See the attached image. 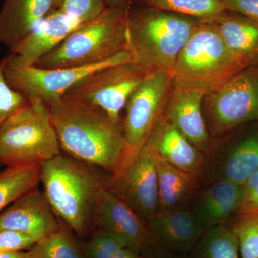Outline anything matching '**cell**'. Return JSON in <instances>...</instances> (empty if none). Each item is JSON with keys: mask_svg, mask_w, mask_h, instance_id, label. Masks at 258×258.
Wrapping results in <instances>:
<instances>
[{"mask_svg": "<svg viewBox=\"0 0 258 258\" xmlns=\"http://www.w3.org/2000/svg\"><path fill=\"white\" fill-rule=\"evenodd\" d=\"M61 150L114 175L123 157L121 126L101 108L62 96L47 104Z\"/></svg>", "mask_w": 258, "mask_h": 258, "instance_id": "6da1fadb", "label": "cell"}, {"mask_svg": "<svg viewBox=\"0 0 258 258\" xmlns=\"http://www.w3.org/2000/svg\"><path fill=\"white\" fill-rule=\"evenodd\" d=\"M108 180L96 168L62 153L41 164L45 197L57 217L81 237L95 230L98 195Z\"/></svg>", "mask_w": 258, "mask_h": 258, "instance_id": "7a4b0ae2", "label": "cell"}, {"mask_svg": "<svg viewBox=\"0 0 258 258\" xmlns=\"http://www.w3.org/2000/svg\"><path fill=\"white\" fill-rule=\"evenodd\" d=\"M141 3L137 5L132 2L127 13L132 62L147 72L164 70L172 73L180 52L200 20Z\"/></svg>", "mask_w": 258, "mask_h": 258, "instance_id": "3957f363", "label": "cell"}, {"mask_svg": "<svg viewBox=\"0 0 258 258\" xmlns=\"http://www.w3.org/2000/svg\"><path fill=\"white\" fill-rule=\"evenodd\" d=\"M131 3L107 8L96 18L81 24L34 66L41 69L96 66L128 50L127 13Z\"/></svg>", "mask_w": 258, "mask_h": 258, "instance_id": "277c9868", "label": "cell"}, {"mask_svg": "<svg viewBox=\"0 0 258 258\" xmlns=\"http://www.w3.org/2000/svg\"><path fill=\"white\" fill-rule=\"evenodd\" d=\"M246 68L227 46L214 24L199 22L173 70L174 85L205 95Z\"/></svg>", "mask_w": 258, "mask_h": 258, "instance_id": "5b68a950", "label": "cell"}, {"mask_svg": "<svg viewBox=\"0 0 258 258\" xmlns=\"http://www.w3.org/2000/svg\"><path fill=\"white\" fill-rule=\"evenodd\" d=\"M50 108L30 102L0 125V164L6 166L42 164L61 154Z\"/></svg>", "mask_w": 258, "mask_h": 258, "instance_id": "8992f818", "label": "cell"}, {"mask_svg": "<svg viewBox=\"0 0 258 258\" xmlns=\"http://www.w3.org/2000/svg\"><path fill=\"white\" fill-rule=\"evenodd\" d=\"M174 86L172 73L155 70L147 73L132 93L121 123L124 151L113 176H120L147 143L153 129L164 116Z\"/></svg>", "mask_w": 258, "mask_h": 258, "instance_id": "52a82bcc", "label": "cell"}, {"mask_svg": "<svg viewBox=\"0 0 258 258\" xmlns=\"http://www.w3.org/2000/svg\"><path fill=\"white\" fill-rule=\"evenodd\" d=\"M203 112L209 134L221 135L258 120V67H246L207 93Z\"/></svg>", "mask_w": 258, "mask_h": 258, "instance_id": "ba28073f", "label": "cell"}, {"mask_svg": "<svg viewBox=\"0 0 258 258\" xmlns=\"http://www.w3.org/2000/svg\"><path fill=\"white\" fill-rule=\"evenodd\" d=\"M147 73L132 62L111 64L83 77L64 96L101 108L121 126L120 113Z\"/></svg>", "mask_w": 258, "mask_h": 258, "instance_id": "9c48e42d", "label": "cell"}, {"mask_svg": "<svg viewBox=\"0 0 258 258\" xmlns=\"http://www.w3.org/2000/svg\"><path fill=\"white\" fill-rule=\"evenodd\" d=\"M132 62L128 50L111 60L96 66L72 69H41L24 63L18 56L9 53L5 77L10 87L23 95L29 102L41 100L48 104L60 98L76 83L93 71L111 64Z\"/></svg>", "mask_w": 258, "mask_h": 258, "instance_id": "30bf717a", "label": "cell"}, {"mask_svg": "<svg viewBox=\"0 0 258 258\" xmlns=\"http://www.w3.org/2000/svg\"><path fill=\"white\" fill-rule=\"evenodd\" d=\"M107 188L146 223L157 215L159 210L157 169L147 146H144L120 176L109 178Z\"/></svg>", "mask_w": 258, "mask_h": 258, "instance_id": "8fae6325", "label": "cell"}, {"mask_svg": "<svg viewBox=\"0 0 258 258\" xmlns=\"http://www.w3.org/2000/svg\"><path fill=\"white\" fill-rule=\"evenodd\" d=\"M95 229L116 236L143 255L150 252L147 223L107 187L98 195Z\"/></svg>", "mask_w": 258, "mask_h": 258, "instance_id": "7c38bea8", "label": "cell"}, {"mask_svg": "<svg viewBox=\"0 0 258 258\" xmlns=\"http://www.w3.org/2000/svg\"><path fill=\"white\" fill-rule=\"evenodd\" d=\"M147 225L150 252H191L205 232L192 211L186 208L159 212Z\"/></svg>", "mask_w": 258, "mask_h": 258, "instance_id": "4fadbf2b", "label": "cell"}, {"mask_svg": "<svg viewBox=\"0 0 258 258\" xmlns=\"http://www.w3.org/2000/svg\"><path fill=\"white\" fill-rule=\"evenodd\" d=\"M58 219L43 191L38 187L24 194L0 212V230H11L37 240L60 227Z\"/></svg>", "mask_w": 258, "mask_h": 258, "instance_id": "5bb4252c", "label": "cell"}, {"mask_svg": "<svg viewBox=\"0 0 258 258\" xmlns=\"http://www.w3.org/2000/svg\"><path fill=\"white\" fill-rule=\"evenodd\" d=\"M201 90L174 85L164 113L171 122L199 150L205 151L210 143V134L205 124Z\"/></svg>", "mask_w": 258, "mask_h": 258, "instance_id": "9a60e30c", "label": "cell"}, {"mask_svg": "<svg viewBox=\"0 0 258 258\" xmlns=\"http://www.w3.org/2000/svg\"><path fill=\"white\" fill-rule=\"evenodd\" d=\"M60 10L52 9L21 40L9 48L24 63L34 66L81 25Z\"/></svg>", "mask_w": 258, "mask_h": 258, "instance_id": "2e32d148", "label": "cell"}, {"mask_svg": "<svg viewBox=\"0 0 258 258\" xmlns=\"http://www.w3.org/2000/svg\"><path fill=\"white\" fill-rule=\"evenodd\" d=\"M146 146L171 165L198 176L205 160L194 146L169 120L162 117L153 129Z\"/></svg>", "mask_w": 258, "mask_h": 258, "instance_id": "e0dca14e", "label": "cell"}, {"mask_svg": "<svg viewBox=\"0 0 258 258\" xmlns=\"http://www.w3.org/2000/svg\"><path fill=\"white\" fill-rule=\"evenodd\" d=\"M227 46L245 67H258V21L226 10L210 20Z\"/></svg>", "mask_w": 258, "mask_h": 258, "instance_id": "ac0fdd59", "label": "cell"}, {"mask_svg": "<svg viewBox=\"0 0 258 258\" xmlns=\"http://www.w3.org/2000/svg\"><path fill=\"white\" fill-rule=\"evenodd\" d=\"M55 0H3L0 44L8 48L31 31L53 9Z\"/></svg>", "mask_w": 258, "mask_h": 258, "instance_id": "d6986e66", "label": "cell"}, {"mask_svg": "<svg viewBox=\"0 0 258 258\" xmlns=\"http://www.w3.org/2000/svg\"><path fill=\"white\" fill-rule=\"evenodd\" d=\"M242 198V185L228 180L215 181L199 197L192 211L204 230L224 225L237 212Z\"/></svg>", "mask_w": 258, "mask_h": 258, "instance_id": "ffe728a7", "label": "cell"}, {"mask_svg": "<svg viewBox=\"0 0 258 258\" xmlns=\"http://www.w3.org/2000/svg\"><path fill=\"white\" fill-rule=\"evenodd\" d=\"M151 154L157 169L159 212L185 208L198 187V176L171 165L152 152Z\"/></svg>", "mask_w": 258, "mask_h": 258, "instance_id": "44dd1931", "label": "cell"}, {"mask_svg": "<svg viewBox=\"0 0 258 258\" xmlns=\"http://www.w3.org/2000/svg\"><path fill=\"white\" fill-rule=\"evenodd\" d=\"M258 169V132L247 134L230 147L218 166L215 181L225 179L242 185Z\"/></svg>", "mask_w": 258, "mask_h": 258, "instance_id": "7402d4cb", "label": "cell"}, {"mask_svg": "<svg viewBox=\"0 0 258 258\" xmlns=\"http://www.w3.org/2000/svg\"><path fill=\"white\" fill-rule=\"evenodd\" d=\"M41 164L7 166L0 171V212L24 194L38 187Z\"/></svg>", "mask_w": 258, "mask_h": 258, "instance_id": "603a6c76", "label": "cell"}, {"mask_svg": "<svg viewBox=\"0 0 258 258\" xmlns=\"http://www.w3.org/2000/svg\"><path fill=\"white\" fill-rule=\"evenodd\" d=\"M191 252L192 258H240L238 240L224 225L205 230Z\"/></svg>", "mask_w": 258, "mask_h": 258, "instance_id": "cb8c5ba5", "label": "cell"}, {"mask_svg": "<svg viewBox=\"0 0 258 258\" xmlns=\"http://www.w3.org/2000/svg\"><path fill=\"white\" fill-rule=\"evenodd\" d=\"M29 251L31 258H85L80 244L62 225L54 233L37 241Z\"/></svg>", "mask_w": 258, "mask_h": 258, "instance_id": "d4e9b609", "label": "cell"}, {"mask_svg": "<svg viewBox=\"0 0 258 258\" xmlns=\"http://www.w3.org/2000/svg\"><path fill=\"white\" fill-rule=\"evenodd\" d=\"M152 5L180 14L188 15L201 21H210L225 11L222 0H141Z\"/></svg>", "mask_w": 258, "mask_h": 258, "instance_id": "484cf974", "label": "cell"}, {"mask_svg": "<svg viewBox=\"0 0 258 258\" xmlns=\"http://www.w3.org/2000/svg\"><path fill=\"white\" fill-rule=\"evenodd\" d=\"M237 215L229 227L238 240L240 258H258V208Z\"/></svg>", "mask_w": 258, "mask_h": 258, "instance_id": "4316f807", "label": "cell"}, {"mask_svg": "<svg viewBox=\"0 0 258 258\" xmlns=\"http://www.w3.org/2000/svg\"><path fill=\"white\" fill-rule=\"evenodd\" d=\"M125 247L123 240L101 229H95L89 239L80 245L85 258H110Z\"/></svg>", "mask_w": 258, "mask_h": 258, "instance_id": "83f0119b", "label": "cell"}, {"mask_svg": "<svg viewBox=\"0 0 258 258\" xmlns=\"http://www.w3.org/2000/svg\"><path fill=\"white\" fill-rule=\"evenodd\" d=\"M9 54L0 58V125L30 102L21 93L13 89L5 77V67Z\"/></svg>", "mask_w": 258, "mask_h": 258, "instance_id": "f1b7e54d", "label": "cell"}, {"mask_svg": "<svg viewBox=\"0 0 258 258\" xmlns=\"http://www.w3.org/2000/svg\"><path fill=\"white\" fill-rule=\"evenodd\" d=\"M106 8L103 0H55L53 7L81 23L96 18Z\"/></svg>", "mask_w": 258, "mask_h": 258, "instance_id": "f546056e", "label": "cell"}, {"mask_svg": "<svg viewBox=\"0 0 258 258\" xmlns=\"http://www.w3.org/2000/svg\"><path fill=\"white\" fill-rule=\"evenodd\" d=\"M32 236L11 230H0V252L30 249L37 242Z\"/></svg>", "mask_w": 258, "mask_h": 258, "instance_id": "4dcf8cb0", "label": "cell"}, {"mask_svg": "<svg viewBox=\"0 0 258 258\" xmlns=\"http://www.w3.org/2000/svg\"><path fill=\"white\" fill-rule=\"evenodd\" d=\"M225 9L258 21V0H222Z\"/></svg>", "mask_w": 258, "mask_h": 258, "instance_id": "1f68e13d", "label": "cell"}, {"mask_svg": "<svg viewBox=\"0 0 258 258\" xmlns=\"http://www.w3.org/2000/svg\"><path fill=\"white\" fill-rule=\"evenodd\" d=\"M258 208V185L257 186L242 194V201L237 212L246 211L252 209Z\"/></svg>", "mask_w": 258, "mask_h": 258, "instance_id": "d6a6232c", "label": "cell"}, {"mask_svg": "<svg viewBox=\"0 0 258 258\" xmlns=\"http://www.w3.org/2000/svg\"><path fill=\"white\" fill-rule=\"evenodd\" d=\"M110 258H144V255L135 249L125 247L120 249Z\"/></svg>", "mask_w": 258, "mask_h": 258, "instance_id": "836d02e7", "label": "cell"}, {"mask_svg": "<svg viewBox=\"0 0 258 258\" xmlns=\"http://www.w3.org/2000/svg\"><path fill=\"white\" fill-rule=\"evenodd\" d=\"M180 252H151L144 255V258H186Z\"/></svg>", "mask_w": 258, "mask_h": 258, "instance_id": "e575fe53", "label": "cell"}, {"mask_svg": "<svg viewBox=\"0 0 258 258\" xmlns=\"http://www.w3.org/2000/svg\"><path fill=\"white\" fill-rule=\"evenodd\" d=\"M0 258H31L30 251L20 252H0Z\"/></svg>", "mask_w": 258, "mask_h": 258, "instance_id": "d590c367", "label": "cell"}, {"mask_svg": "<svg viewBox=\"0 0 258 258\" xmlns=\"http://www.w3.org/2000/svg\"><path fill=\"white\" fill-rule=\"evenodd\" d=\"M133 0H103L108 8H117L128 4Z\"/></svg>", "mask_w": 258, "mask_h": 258, "instance_id": "8d00e7d4", "label": "cell"}]
</instances>
